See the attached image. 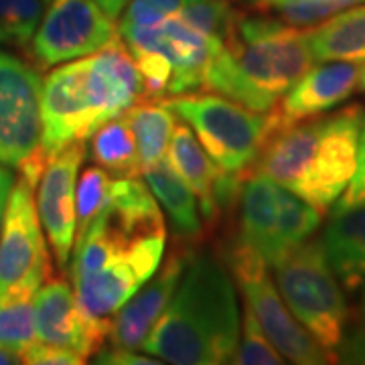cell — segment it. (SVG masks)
I'll return each mask as SVG.
<instances>
[{
  "instance_id": "cell-1",
  "label": "cell",
  "mask_w": 365,
  "mask_h": 365,
  "mask_svg": "<svg viewBox=\"0 0 365 365\" xmlns=\"http://www.w3.org/2000/svg\"><path fill=\"white\" fill-rule=\"evenodd\" d=\"M167 250V223L144 179H114L98 217L76 235L71 280L79 307L110 323L118 309L157 272Z\"/></svg>"
},
{
  "instance_id": "cell-2",
  "label": "cell",
  "mask_w": 365,
  "mask_h": 365,
  "mask_svg": "<svg viewBox=\"0 0 365 365\" xmlns=\"http://www.w3.org/2000/svg\"><path fill=\"white\" fill-rule=\"evenodd\" d=\"M240 327L234 276L213 254L191 248L175 294L140 349L163 364H232Z\"/></svg>"
},
{
  "instance_id": "cell-3",
  "label": "cell",
  "mask_w": 365,
  "mask_h": 365,
  "mask_svg": "<svg viewBox=\"0 0 365 365\" xmlns=\"http://www.w3.org/2000/svg\"><path fill=\"white\" fill-rule=\"evenodd\" d=\"M313 63L309 29L258 11H237L227 37L209 59L201 90L254 112H270Z\"/></svg>"
},
{
  "instance_id": "cell-4",
  "label": "cell",
  "mask_w": 365,
  "mask_h": 365,
  "mask_svg": "<svg viewBox=\"0 0 365 365\" xmlns=\"http://www.w3.org/2000/svg\"><path fill=\"white\" fill-rule=\"evenodd\" d=\"M365 108L339 112L274 130L256 160V170L325 213L337 203L357 169V148Z\"/></svg>"
},
{
  "instance_id": "cell-5",
  "label": "cell",
  "mask_w": 365,
  "mask_h": 365,
  "mask_svg": "<svg viewBox=\"0 0 365 365\" xmlns=\"http://www.w3.org/2000/svg\"><path fill=\"white\" fill-rule=\"evenodd\" d=\"M182 120L211 160L225 173H246L276 130L270 112H254L213 91H187L158 100Z\"/></svg>"
},
{
  "instance_id": "cell-6",
  "label": "cell",
  "mask_w": 365,
  "mask_h": 365,
  "mask_svg": "<svg viewBox=\"0 0 365 365\" xmlns=\"http://www.w3.org/2000/svg\"><path fill=\"white\" fill-rule=\"evenodd\" d=\"M272 268L274 282L288 311L327 351L335 355L351 311L345 288L327 260L321 237H309Z\"/></svg>"
},
{
  "instance_id": "cell-7",
  "label": "cell",
  "mask_w": 365,
  "mask_h": 365,
  "mask_svg": "<svg viewBox=\"0 0 365 365\" xmlns=\"http://www.w3.org/2000/svg\"><path fill=\"white\" fill-rule=\"evenodd\" d=\"M227 264L244 300L252 307L268 339L287 361L299 365H325L337 361L335 355L327 351L288 311L276 282L268 276V262L262 258L260 252L234 237L227 250Z\"/></svg>"
},
{
  "instance_id": "cell-8",
  "label": "cell",
  "mask_w": 365,
  "mask_h": 365,
  "mask_svg": "<svg viewBox=\"0 0 365 365\" xmlns=\"http://www.w3.org/2000/svg\"><path fill=\"white\" fill-rule=\"evenodd\" d=\"M51 276V260L35 203V187L19 177L0 232V300L31 294Z\"/></svg>"
},
{
  "instance_id": "cell-9",
  "label": "cell",
  "mask_w": 365,
  "mask_h": 365,
  "mask_svg": "<svg viewBox=\"0 0 365 365\" xmlns=\"http://www.w3.org/2000/svg\"><path fill=\"white\" fill-rule=\"evenodd\" d=\"M118 37L116 23L91 0H47L26 55L37 69L90 57Z\"/></svg>"
},
{
  "instance_id": "cell-10",
  "label": "cell",
  "mask_w": 365,
  "mask_h": 365,
  "mask_svg": "<svg viewBox=\"0 0 365 365\" xmlns=\"http://www.w3.org/2000/svg\"><path fill=\"white\" fill-rule=\"evenodd\" d=\"M106 120L90 86V57L53 69L41 86V148L47 157L71 143H86Z\"/></svg>"
},
{
  "instance_id": "cell-11",
  "label": "cell",
  "mask_w": 365,
  "mask_h": 365,
  "mask_svg": "<svg viewBox=\"0 0 365 365\" xmlns=\"http://www.w3.org/2000/svg\"><path fill=\"white\" fill-rule=\"evenodd\" d=\"M39 71L13 53L0 51V165L19 169L41 148Z\"/></svg>"
},
{
  "instance_id": "cell-12",
  "label": "cell",
  "mask_w": 365,
  "mask_h": 365,
  "mask_svg": "<svg viewBox=\"0 0 365 365\" xmlns=\"http://www.w3.org/2000/svg\"><path fill=\"white\" fill-rule=\"evenodd\" d=\"M86 158V143H71L47 158L37 182V211L53 258L61 270L71 260L76 244L78 215H76V189L78 173Z\"/></svg>"
},
{
  "instance_id": "cell-13",
  "label": "cell",
  "mask_w": 365,
  "mask_h": 365,
  "mask_svg": "<svg viewBox=\"0 0 365 365\" xmlns=\"http://www.w3.org/2000/svg\"><path fill=\"white\" fill-rule=\"evenodd\" d=\"M35 337L43 343L73 349L86 359L104 347L110 323L91 319L79 307L66 278H47L33 299Z\"/></svg>"
},
{
  "instance_id": "cell-14",
  "label": "cell",
  "mask_w": 365,
  "mask_h": 365,
  "mask_svg": "<svg viewBox=\"0 0 365 365\" xmlns=\"http://www.w3.org/2000/svg\"><path fill=\"white\" fill-rule=\"evenodd\" d=\"M189 252L191 246L177 242L163 266H158L157 272L118 309V313L110 321V345L124 349L143 347L144 339L157 325L175 294L185 264L189 260Z\"/></svg>"
},
{
  "instance_id": "cell-15",
  "label": "cell",
  "mask_w": 365,
  "mask_h": 365,
  "mask_svg": "<svg viewBox=\"0 0 365 365\" xmlns=\"http://www.w3.org/2000/svg\"><path fill=\"white\" fill-rule=\"evenodd\" d=\"M359 71L357 61H329L311 67L272 110L276 130L327 114L347 102L359 90Z\"/></svg>"
},
{
  "instance_id": "cell-16",
  "label": "cell",
  "mask_w": 365,
  "mask_h": 365,
  "mask_svg": "<svg viewBox=\"0 0 365 365\" xmlns=\"http://www.w3.org/2000/svg\"><path fill=\"white\" fill-rule=\"evenodd\" d=\"M282 187L260 170L246 173L237 199V234L235 240L260 252L262 258L272 264L274 240L280 211Z\"/></svg>"
},
{
  "instance_id": "cell-17",
  "label": "cell",
  "mask_w": 365,
  "mask_h": 365,
  "mask_svg": "<svg viewBox=\"0 0 365 365\" xmlns=\"http://www.w3.org/2000/svg\"><path fill=\"white\" fill-rule=\"evenodd\" d=\"M321 242L341 287L357 292L365 282V205L335 211Z\"/></svg>"
},
{
  "instance_id": "cell-18",
  "label": "cell",
  "mask_w": 365,
  "mask_h": 365,
  "mask_svg": "<svg viewBox=\"0 0 365 365\" xmlns=\"http://www.w3.org/2000/svg\"><path fill=\"white\" fill-rule=\"evenodd\" d=\"M167 163L185 181V185L195 193L203 222L207 223L209 227H213L220 222V211L213 201V187L222 169L211 160L205 148L197 140L193 130L187 124H182V120L175 124L169 150H167Z\"/></svg>"
},
{
  "instance_id": "cell-19",
  "label": "cell",
  "mask_w": 365,
  "mask_h": 365,
  "mask_svg": "<svg viewBox=\"0 0 365 365\" xmlns=\"http://www.w3.org/2000/svg\"><path fill=\"white\" fill-rule=\"evenodd\" d=\"M143 177L158 205L165 209L177 242L197 244L205 235V223L199 215L195 193L170 169L167 158L158 165L143 169Z\"/></svg>"
},
{
  "instance_id": "cell-20",
  "label": "cell",
  "mask_w": 365,
  "mask_h": 365,
  "mask_svg": "<svg viewBox=\"0 0 365 365\" xmlns=\"http://www.w3.org/2000/svg\"><path fill=\"white\" fill-rule=\"evenodd\" d=\"M314 61H365V4L347 6L309 29Z\"/></svg>"
},
{
  "instance_id": "cell-21",
  "label": "cell",
  "mask_w": 365,
  "mask_h": 365,
  "mask_svg": "<svg viewBox=\"0 0 365 365\" xmlns=\"http://www.w3.org/2000/svg\"><path fill=\"white\" fill-rule=\"evenodd\" d=\"M90 138V157L98 167L120 179L143 175L136 138L124 114L104 122Z\"/></svg>"
},
{
  "instance_id": "cell-22",
  "label": "cell",
  "mask_w": 365,
  "mask_h": 365,
  "mask_svg": "<svg viewBox=\"0 0 365 365\" xmlns=\"http://www.w3.org/2000/svg\"><path fill=\"white\" fill-rule=\"evenodd\" d=\"M124 118L128 120L136 138L143 169L163 163L167 158L177 116L160 102L140 100L124 112Z\"/></svg>"
},
{
  "instance_id": "cell-23",
  "label": "cell",
  "mask_w": 365,
  "mask_h": 365,
  "mask_svg": "<svg viewBox=\"0 0 365 365\" xmlns=\"http://www.w3.org/2000/svg\"><path fill=\"white\" fill-rule=\"evenodd\" d=\"M321 211H317L313 205L302 201L300 197L287 191L282 187L280 193V211H278V225H276V240H274V266L278 260H282L288 252L313 237L317 227L321 225Z\"/></svg>"
},
{
  "instance_id": "cell-24",
  "label": "cell",
  "mask_w": 365,
  "mask_h": 365,
  "mask_svg": "<svg viewBox=\"0 0 365 365\" xmlns=\"http://www.w3.org/2000/svg\"><path fill=\"white\" fill-rule=\"evenodd\" d=\"M31 294L0 300V347L23 353L35 341V313Z\"/></svg>"
},
{
  "instance_id": "cell-25",
  "label": "cell",
  "mask_w": 365,
  "mask_h": 365,
  "mask_svg": "<svg viewBox=\"0 0 365 365\" xmlns=\"http://www.w3.org/2000/svg\"><path fill=\"white\" fill-rule=\"evenodd\" d=\"M47 0H0V43L26 47L33 39Z\"/></svg>"
},
{
  "instance_id": "cell-26",
  "label": "cell",
  "mask_w": 365,
  "mask_h": 365,
  "mask_svg": "<svg viewBox=\"0 0 365 365\" xmlns=\"http://www.w3.org/2000/svg\"><path fill=\"white\" fill-rule=\"evenodd\" d=\"M287 359L268 339L266 331L262 329L260 321L252 311L248 302L244 300L242 307V327H240V341L235 349L234 361L237 365H280Z\"/></svg>"
},
{
  "instance_id": "cell-27",
  "label": "cell",
  "mask_w": 365,
  "mask_h": 365,
  "mask_svg": "<svg viewBox=\"0 0 365 365\" xmlns=\"http://www.w3.org/2000/svg\"><path fill=\"white\" fill-rule=\"evenodd\" d=\"M114 175H110L102 167H88L78 177V189H76V215H78V230L76 235H79L88 225H90L98 213L106 207L112 195L114 187Z\"/></svg>"
},
{
  "instance_id": "cell-28",
  "label": "cell",
  "mask_w": 365,
  "mask_h": 365,
  "mask_svg": "<svg viewBox=\"0 0 365 365\" xmlns=\"http://www.w3.org/2000/svg\"><path fill=\"white\" fill-rule=\"evenodd\" d=\"M235 13L232 0H182L177 14L203 35L223 41L234 25Z\"/></svg>"
},
{
  "instance_id": "cell-29",
  "label": "cell",
  "mask_w": 365,
  "mask_h": 365,
  "mask_svg": "<svg viewBox=\"0 0 365 365\" xmlns=\"http://www.w3.org/2000/svg\"><path fill=\"white\" fill-rule=\"evenodd\" d=\"M132 57L138 66L144 79V100H163L169 91L173 66L169 57L160 51H132Z\"/></svg>"
},
{
  "instance_id": "cell-30",
  "label": "cell",
  "mask_w": 365,
  "mask_h": 365,
  "mask_svg": "<svg viewBox=\"0 0 365 365\" xmlns=\"http://www.w3.org/2000/svg\"><path fill=\"white\" fill-rule=\"evenodd\" d=\"M335 355L339 364L365 365V282L359 287V299L353 314L349 313L345 335Z\"/></svg>"
},
{
  "instance_id": "cell-31",
  "label": "cell",
  "mask_w": 365,
  "mask_h": 365,
  "mask_svg": "<svg viewBox=\"0 0 365 365\" xmlns=\"http://www.w3.org/2000/svg\"><path fill=\"white\" fill-rule=\"evenodd\" d=\"M182 0H130L124 9L122 23L157 26L181 11Z\"/></svg>"
},
{
  "instance_id": "cell-32",
  "label": "cell",
  "mask_w": 365,
  "mask_h": 365,
  "mask_svg": "<svg viewBox=\"0 0 365 365\" xmlns=\"http://www.w3.org/2000/svg\"><path fill=\"white\" fill-rule=\"evenodd\" d=\"M23 364L29 365H81L88 359L83 355H79L73 349L67 347H57L51 343H43V341H33L25 351L21 353Z\"/></svg>"
},
{
  "instance_id": "cell-33",
  "label": "cell",
  "mask_w": 365,
  "mask_h": 365,
  "mask_svg": "<svg viewBox=\"0 0 365 365\" xmlns=\"http://www.w3.org/2000/svg\"><path fill=\"white\" fill-rule=\"evenodd\" d=\"M365 205V114L361 120V132H359V148H357V169L353 173L351 181L343 195L335 203V211L353 209Z\"/></svg>"
},
{
  "instance_id": "cell-34",
  "label": "cell",
  "mask_w": 365,
  "mask_h": 365,
  "mask_svg": "<svg viewBox=\"0 0 365 365\" xmlns=\"http://www.w3.org/2000/svg\"><path fill=\"white\" fill-rule=\"evenodd\" d=\"M93 364L106 365H158L163 364L160 359L144 357L136 349H124V347H110V349H100L93 355Z\"/></svg>"
},
{
  "instance_id": "cell-35",
  "label": "cell",
  "mask_w": 365,
  "mask_h": 365,
  "mask_svg": "<svg viewBox=\"0 0 365 365\" xmlns=\"http://www.w3.org/2000/svg\"><path fill=\"white\" fill-rule=\"evenodd\" d=\"M13 169L0 165V232H2V222H4V213H6V205H9V197H11V191H13Z\"/></svg>"
},
{
  "instance_id": "cell-36",
  "label": "cell",
  "mask_w": 365,
  "mask_h": 365,
  "mask_svg": "<svg viewBox=\"0 0 365 365\" xmlns=\"http://www.w3.org/2000/svg\"><path fill=\"white\" fill-rule=\"evenodd\" d=\"M91 2H96L102 9V13L108 14L112 21H116L118 16L124 13V9L128 6L130 0H91Z\"/></svg>"
},
{
  "instance_id": "cell-37",
  "label": "cell",
  "mask_w": 365,
  "mask_h": 365,
  "mask_svg": "<svg viewBox=\"0 0 365 365\" xmlns=\"http://www.w3.org/2000/svg\"><path fill=\"white\" fill-rule=\"evenodd\" d=\"M16 364H23V357H21V353L11 351V349H4V347H0V365H16Z\"/></svg>"
},
{
  "instance_id": "cell-38",
  "label": "cell",
  "mask_w": 365,
  "mask_h": 365,
  "mask_svg": "<svg viewBox=\"0 0 365 365\" xmlns=\"http://www.w3.org/2000/svg\"><path fill=\"white\" fill-rule=\"evenodd\" d=\"M246 6H248L250 11H256V9H260L262 4H266L268 0H242ZM343 2H347V4H357V2H365V0H343Z\"/></svg>"
},
{
  "instance_id": "cell-39",
  "label": "cell",
  "mask_w": 365,
  "mask_h": 365,
  "mask_svg": "<svg viewBox=\"0 0 365 365\" xmlns=\"http://www.w3.org/2000/svg\"><path fill=\"white\" fill-rule=\"evenodd\" d=\"M357 91H365V61L361 66V71H359V90Z\"/></svg>"
}]
</instances>
